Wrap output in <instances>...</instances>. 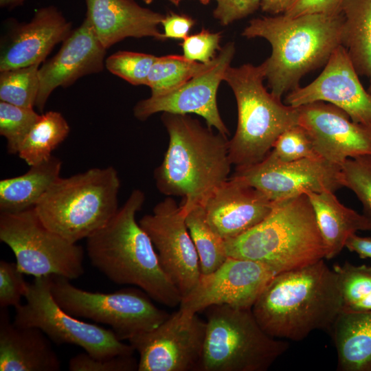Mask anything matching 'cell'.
<instances>
[{"label": "cell", "mask_w": 371, "mask_h": 371, "mask_svg": "<svg viewBox=\"0 0 371 371\" xmlns=\"http://www.w3.org/2000/svg\"><path fill=\"white\" fill-rule=\"evenodd\" d=\"M324 260L278 273L262 290L251 311L269 335L299 341L330 331L343 301L337 276Z\"/></svg>", "instance_id": "1"}, {"label": "cell", "mask_w": 371, "mask_h": 371, "mask_svg": "<svg viewBox=\"0 0 371 371\" xmlns=\"http://www.w3.org/2000/svg\"><path fill=\"white\" fill-rule=\"evenodd\" d=\"M145 195L132 191L109 222L87 238L91 265L113 282L139 287L155 301L169 307L182 296L164 271L154 245L136 221Z\"/></svg>", "instance_id": "2"}, {"label": "cell", "mask_w": 371, "mask_h": 371, "mask_svg": "<svg viewBox=\"0 0 371 371\" xmlns=\"http://www.w3.org/2000/svg\"><path fill=\"white\" fill-rule=\"evenodd\" d=\"M161 121L169 142L164 159L154 172L156 186L168 196H181L186 214L195 205L203 206L229 179L232 165L229 140L188 114L163 113Z\"/></svg>", "instance_id": "3"}, {"label": "cell", "mask_w": 371, "mask_h": 371, "mask_svg": "<svg viewBox=\"0 0 371 371\" xmlns=\"http://www.w3.org/2000/svg\"><path fill=\"white\" fill-rule=\"evenodd\" d=\"M343 20L341 13L307 14L262 16L249 22L242 35L263 38L271 46L262 64L273 95L281 99L298 87L306 74L326 64L341 45Z\"/></svg>", "instance_id": "4"}, {"label": "cell", "mask_w": 371, "mask_h": 371, "mask_svg": "<svg viewBox=\"0 0 371 371\" xmlns=\"http://www.w3.org/2000/svg\"><path fill=\"white\" fill-rule=\"evenodd\" d=\"M227 256L267 265L278 273L325 259L324 243L306 194L274 202L270 214L243 234L225 240Z\"/></svg>", "instance_id": "5"}, {"label": "cell", "mask_w": 371, "mask_h": 371, "mask_svg": "<svg viewBox=\"0 0 371 371\" xmlns=\"http://www.w3.org/2000/svg\"><path fill=\"white\" fill-rule=\"evenodd\" d=\"M262 63L227 69L223 80L231 87L237 104L238 123L228 142L229 157L236 169L262 161L278 137L298 124V109L269 92L263 84Z\"/></svg>", "instance_id": "6"}, {"label": "cell", "mask_w": 371, "mask_h": 371, "mask_svg": "<svg viewBox=\"0 0 371 371\" xmlns=\"http://www.w3.org/2000/svg\"><path fill=\"white\" fill-rule=\"evenodd\" d=\"M121 183L113 166L57 179L34 207L43 223L71 243L87 238L117 212Z\"/></svg>", "instance_id": "7"}, {"label": "cell", "mask_w": 371, "mask_h": 371, "mask_svg": "<svg viewBox=\"0 0 371 371\" xmlns=\"http://www.w3.org/2000/svg\"><path fill=\"white\" fill-rule=\"evenodd\" d=\"M206 330L198 371H265L288 349L269 335L251 308H207Z\"/></svg>", "instance_id": "8"}, {"label": "cell", "mask_w": 371, "mask_h": 371, "mask_svg": "<svg viewBox=\"0 0 371 371\" xmlns=\"http://www.w3.org/2000/svg\"><path fill=\"white\" fill-rule=\"evenodd\" d=\"M51 293L65 312L108 325L122 341L155 328L170 315L157 308L144 291L134 288L91 292L75 286L69 279L51 276Z\"/></svg>", "instance_id": "9"}, {"label": "cell", "mask_w": 371, "mask_h": 371, "mask_svg": "<svg viewBox=\"0 0 371 371\" xmlns=\"http://www.w3.org/2000/svg\"><path fill=\"white\" fill-rule=\"evenodd\" d=\"M0 240L12 249L24 274L71 280L84 273L82 247L47 228L34 208L1 212Z\"/></svg>", "instance_id": "10"}, {"label": "cell", "mask_w": 371, "mask_h": 371, "mask_svg": "<svg viewBox=\"0 0 371 371\" xmlns=\"http://www.w3.org/2000/svg\"><path fill=\"white\" fill-rule=\"evenodd\" d=\"M24 297L26 302L16 308L15 325L38 328L55 344L78 346L95 358L133 355V347L111 328L80 321L63 310L51 293V276L34 278Z\"/></svg>", "instance_id": "11"}, {"label": "cell", "mask_w": 371, "mask_h": 371, "mask_svg": "<svg viewBox=\"0 0 371 371\" xmlns=\"http://www.w3.org/2000/svg\"><path fill=\"white\" fill-rule=\"evenodd\" d=\"M206 322L181 309L155 328L128 341L139 354L138 371L196 370L201 359Z\"/></svg>", "instance_id": "12"}, {"label": "cell", "mask_w": 371, "mask_h": 371, "mask_svg": "<svg viewBox=\"0 0 371 371\" xmlns=\"http://www.w3.org/2000/svg\"><path fill=\"white\" fill-rule=\"evenodd\" d=\"M186 214L167 196L144 216L139 223L149 236L159 263L182 298L196 284L201 269L197 251L186 223Z\"/></svg>", "instance_id": "13"}, {"label": "cell", "mask_w": 371, "mask_h": 371, "mask_svg": "<svg viewBox=\"0 0 371 371\" xmlns=\"http://www.w3.org/2000/svg\"><path fill=\"white\" fill-rule=\"evenodd\" d=\"M235 52L234 42L226 43L205 69L177 89L164 95L150 96L139 101L133 108L135 117L139 120H146L159 112L183 115L194 113L202 117L207 127L214 128L223 135H229V132L219 113L216 95Z\"/></svg>", "instance_id": "14"}, {"label": "cell", "mask_w": 371, "mask_h": 371, "mask_svg": "<svg viewBox=\"0 0 371 371\" xmlns=\"http://www.w3.org/2000/svg\"><path fill=\"white\" fill-rule=\"evenodd\" d=\"M278 273L264 263L228 256L215 271L201 274L193 289L182 298L179 308L193 314L214 305L251 308Z\"/></svg>", "instance_id": "15"}, {"label": "cell", "mask_w": 371, "mask_h": 371, "mask_svg": "<svg viewBox=\"0 0 371 371\" xmlns=\"http://www.w3.org/2000/svg\"><path fill=\"white\" fill-rule=\"evenodd\" d=\"M277 202L308 192H335L344 187L341 166L321 157L281 162L267 156L262 161L236 169L233 175Z\"/></svg>", "instance_id": "16"}, {"label": "cell", "mask_w": 371, "mask_h": 371, "mask_svg": "<svg viewBox=\"0 0 371 371\" xmlns=\"http://www.w3.org/2000/svg\"><path fill=\"white\" fill-rule=\"evenodd\" d=\"M359 77L346 49L339 45L320 74L307 85L288 93L284 103L297 107L328 102L345 111L353 122L371 127V95Z\"/></svg>", "instance_id": "17"}, {"label": "cell", "mask_w": 371, "mask_h": 371, "mask_svg": "<svg viewBox=\"0 0 371 371\" xmlns=\"http://www.w3.org/2000/svg\"><path fill=\"white\" fill-rule=\"evenodd\" d=\"M297 109L298 124L320 157L341 166L347 159L371 155V127L353 122L342 109L322 101Z\"/></svg>", "instance_id": "18"}, {"label": "cell", "mask_w": 371, "mask_h": 371, "mask_svg": "<svg viewBox=\"0 0 371 371\" xmlns=\"http://www.w3.org/2000/svg\"><path fill=\"white\" fill-rule=\"evenodd\" d=\"M106 50L85 18L63 42L58 53L39 68L36 109L43 111L50 94L57 87H69L82 76L102 71Z\"/></svg>", "instance_id": "19"}, {"label": "cell", "mask_w": 371, "mask_h": 371, "mask_svg": "<svg viewBox=\"0 0 371 371\" xmlns=\"http://www.w3.org/2000/svg\"><path fill=\"white\" fill-rule=\"evenodd\" d=\"M273 205L262 192L232 176L212 192L203 207L209 225L225 240L257 225Z\"/></svg>", "instance_id": "20"}, {"label": "cell", "mask_w": 371, "mask_h": 371, "mask_svg": "<svg viewBox=\"0 0 371 371\" xmlns=\"http://www.w3.org/2000/svg\"><path fill=\"white\" fill-rule=\"evenodd\" d=\"M71 24L53 5L38 9L30 21L16 25L1 47L0 71L40 65L71 32Z\"/></svg>", "instance_id": "21"}, {"label": "cell", "mask_w": 371, "mask_h": 371, "mask_svg": "<svg viewBox=\"0 0 371 371\" xmlns=\"http://www.w3.org/2000/svg\"><path fill=\"white\" fill-rule=\"evenodd\" d=\"M86 19L105 49L128 37L165 41L159 26L165 14L134 0H85Z\"/></svg>", "instance_id": "22"}, {"label": "cell", "mask_w": 371, "mask_h": 371, "mask_svg": "<svg viewBox=\"0 0 371 371\" xmlns=\"http://www.w3.org/2000/svg\"><path fill=\"white\" fill-rule=\"evenodd\" d=\"M60 359L39 328L11 322L5 308L0 313L1 371H58Z\"/></svg>", "instance_id": "23"}, {"label": "cell", "mask_w": 371, "mask_h": 371, "mask_svg": "<svg viewBox=\"0 0 371 371\" xmlns=\"http://www.w3.org/2000/svg\"><path fill=\"white\" fill-rule=\"evenodd\" d=\"M313 208L317 223L325 246V259L337 256L347 240L358 231H371V221L363 214L341 204L335 192L306 194Z\"/></svg>", "instance_id": "24"}, {"label": "cell", "mask_w": 371, "mask_h": 371, "mask_svg": "<svg viewBox=\"0 0 371 371\" xmlns=\"http://www.w3.org/2000/svg\"><path fill=\"white\" fill-rule=\"evenodd\" d=\"M330 333L339 371H371V311L342 310Z\"/></svg>", "instance_id": "25"}, {"label": "cell", "mask_w": 371, "mask_h": 371, "mask_svg": "<svg viewBox=\"0 0 371 371\" xmlns=\"http://www.w3.org/2000/svg\"><path fill=\"white\" fill-rule=\"evenodd\" d=\"M61 160L52 155L30 166L24 174L0 181V212H19L34 208L60 176Z\"/></svg>", "instance_id": "26"}, {"label": "cell", "mask_w": 371, "mask_h": 371, "mask_svg": "<svg viewBox=\"0 0 371 371\" xmlns=\"http://www.w3.org/2000/svg\"><path fill=\"white\" fill-rule=\"evenodd\" d=\"M341 13V45L358 75L371 80V0H346Z\"/></svg>", "instance_id": "27"}, {"label": "cell", "mask_w": 371, "mask_h": 371, "mask_svg": "<svg viewBox=\"0 0 371 371\" xmlns=\"http://www.w3.org/2000/svg\"><path fill=\"white\" fill-rule=\"evenodd\" d=\"M69 131V125L60 113H42L21 144L18 155L30 166L43 162L52 155Z\"/></svg>", "instance_id": "28"}, {"label": "cell", "mask_w": 371, "mask_h": 371, "mask_svg": "<svg viewBox=\"0 0 371 371\" xmlns=\"http://www.w3.org/2000/svg\"><path fill=\"white\" fill-rule=\"evenodd\" d=\"M185 220L198 254L201 273H210L228 257L225 240L209 225L203 205H195L186 212Z\"/></svg>", "instance_id": "29"}, {"label": "cell", "mask_w": 371, "mask_h": 371, "mask_svg": "<svg viewBox=\"0 0 371 371\" xmlns=\"http://www.w3.org/2000/svg\"><path fill=\"white\" fill-rule=\"evenodd\" d=\"M208 63L192 61L183 55L157 57L147 79L150 96L166 94L177 89L205 69Z\"/></svg>", "instance_id": "30"}, {"label": "cell", "mask_w": 371, "mask_h": 371, "mask_svg": "<svg viewBox=\"0 0 371 371\" xmlns=\"http://www.w3.org/2000/svg\"><path fill=\"white\" fill-rule=\"evenodd\" d=\"M39 65L1 71L0 100L22 107L33 108L39 91Z\"/></svg>", "instance_id": "31"}, {"label": "cell", "mask_w": 371, "mask_h": 371, "mask_svg": "<svg viewBox=\"0 0 371 371\" xmlns=\"http://www.w3.org/2000/svg\"><path fill=\"white\" fill-rule=\"evenodd\" d=\"M338 278L344 311H359L371 295V266L345 262L333 267Z\"/></svg>", "instance_id": "32"}, {"label": "cell", "mask_w": 371, "mask_h": 371, "mask_svg": "<svg viewBox=\"0 0 371 371\" xmlns=\"http://www.w3.org/2000/svg\"><path fill=\"white\" fill-rule=\"evenodd\" d=\"M39 117L33 108L0 102V135L6 139L8 153L18 154L21 144Z\"/></svg>", "instance_id": "33"}, {"label": "cell", "mask_w": 371, "mask_h": 371, "mask_svg": "<svg viewBox=\"0 0 371 371\" xmlns=\"http://www.w3.org/2000/svg\"><path fill=\"white\" fill-rule=\"evenodd\" d=\"M157 56L129 51H118L105 60L106 69L133 85H146L150 69Z\"/></svg>", "instance_id": "34"}, {"label": "cell", "mask_w": 371, "mask_h": 371, "mask_svg": "<svg viewBox=\"0 0 371 371\" xmlns=\"http://www.w3.org/2000/svg\"><path fill=\"white\" fill-rule=\"evenodd\" d=\"M341 172L344 187L355 194L363 214L371 221V155L347 159L341 165Z\"/></svg>", "instance_id": "35"}, {"label": "cell", "mask_w": 371, "mask_h": 371, "mask_svg": "<svg viewBox=\"0 0 371 371\" xmlns=\"http://www.w3.org/2000/svg\"><path fill=\"white\" fill-rule=\"evenodd\" d=\"M267 156L281 162L320 157L307 132L299 124L283 132Z\"/></svg>", "instance_id": "36"}, {"label": "cell", "mask_w": 371, "mask_h": 371, "mask_svg": "<svg viewBox=\"0 0 371 371\" xmlns=\"http://www.w3.org/2000/svg\"><path fill=\"white\" fill-rule=\"evenodd\" d=\"M16 263L0 261V306L15 308L21 304L28 283L23 278Z\"/></svg>", "instance_id": "37"}, {"label": "cell", "mask_w": 371, "mask_h": 371, "mask_svg": "<svg viewBox=\"0 0 371 371\" xmlns=\"http://www.w3.org/2000/svg\"><path fill=\"white\" fill-rule=\"evenodd\" d=\"M68 368L71 371H133L137 370L138 361L133 355L98 359L84 352L69 359Z\"/></svg>", "instance_id": "38"}, {"label": "cell", "mask_w": 371, "mask_h": 371, "mask_svg": "<svg viewBox=\"0 0 371 371\" xmlns=\"http://www.w3.org/2000/svg\"><path fill=\"white\" fill-rule=\"evenodd\" d=\"M220 32H211L202 29L199 32L188 35L181 43L183 56L192 61L208 63L216 57V51L220 50Z\"/></svg>", "instance_id": "39"}, {"label": "cell", "mask_w": 371, "mask_h": 371, "mask_svg": "<svg viewBox=\"0 0 371 371\" xmlns=\"http://www.w3.org/2000/svg\"><path fill=\"white\" fill-rule=\"evenodd\" d=\"M213 15L222 25H227L253 14L260 8L261 0H215Z\"/></svg>", "instance_id": "40"}, {"label": "cell", "mask_w": 371, "mask_h": 371, "mask_svg": "<svg viewBox=\"0 0 371 371\" xmlns=\"http://www.w3.org/2000/svg\"><path fill=\"white\" fill-rule=\"evenodd\" d=\"M346 0H297L283 14L296 16L307 14H337Z\"/></svg>", "instance_id": "41"}, {"label": "cell", "mask_w": 371, "mask_h": 371, "mask_svg": "<svg viewBox=\"0 0 371 371\" xmlns=\"http://www.w3.org/2000/svg\"><path fill=\"white\" fill-rule=\"evenodd\" d=\"M194 23L195 21L188 15L170 12L164 15L161 25L163 26L164 36L166 39L183 40L188 36Z\"/></svg>", "instance_id": "42"}, {"label": "cell", "mask_w": 371, "mask_h": 371, "mask_svg": "<svg viewBox=\"0 0 371 371\" xmlns=\"http://www.w3.org/2000/svg\"><path fill=\"white\" fill-rule=\"evenodd\" d=\"M345 247L355 252L361 258H371V238L361 237L355 234L347 240Z\"/></svg>", "instance_id": "43"}, {"label": "cell", "mask_w": 371, "mask_h": 371, "mask_svg": "<svg viewBox=\"0 0 371 371\" xmlns=\"http://www.w3.org/2000/svg\"><path fill=\"white\" fill-rule=\"evenodd\" d=\"M297 0H261L260 8L271 15L284 14Z\"/></svg>", "instance_id": "44"}, {"label": "cell", "mask_w": 371, "mask_h": 371, "mask_svg": "<svg viewBox=\"0 0 371 371\" xmlns=\"http://www.w3.org/2000/svg\"><path fill=\"white\" fill-rule=\"evenodd\" d=\"M25 0H0L2 8L12 9L23 3Z\"/></svg>", "instance_id": "45"}, {"label": "cell", "mask_w": 371, "mask_h": 371, "mask_svg": "<svg viewBox=\"0 0 371 371\" xmlns=\"http://www.w3.org/2000/svg\"><path fill=\"white\" fill-rule=\"evenodd\" d=\"M181 1L183 0H172V3H173L174 5H178ZM198 1L202 4L207 5L212 0H198Z\"/></svg>", "instance_id": "46"}, {"label": "cell", "mask_w": 371, "mask_h": 371, "mask_svg": "<svg viewBox=\"0 0 371 371\" xmlns=\"http://www.w3.org/2000/svg\"><path fill=\"white\" fill-rule=\"evenodd\" d=\"M147 4H150L154 0H143ZM170 2H172V0H168Z\"/></svg>", "instance_id": "47"}, {"label": "cell", "mask_w": 371, "mask_h": 371, "mask_svg": "<svg viewBox=\"0 0 371 371\" xmlns=\"http://www.w3.org/2000/svg\"><path fill=\"white\" fill-rule=\"evenodd\" d=\"M368 91L369 93L371 95V85L368 87Z\"/></svg>", "instance_id": "48"}]
</instances>
